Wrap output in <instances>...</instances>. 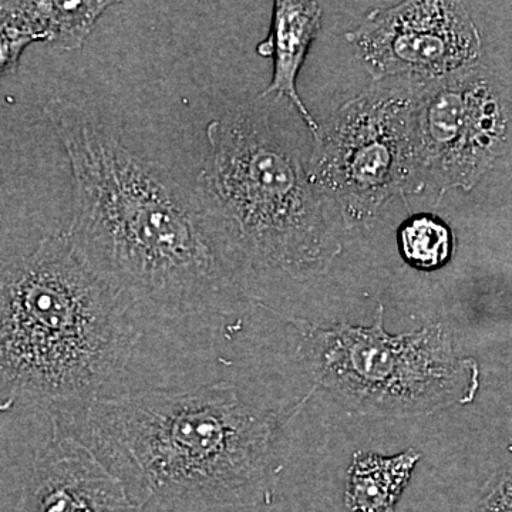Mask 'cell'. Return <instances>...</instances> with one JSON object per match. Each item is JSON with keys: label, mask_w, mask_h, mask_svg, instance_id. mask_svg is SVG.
Wrapping results in <instances>:
<instances>
[{"label": "cell", "mask_w": 512, "mask_h": 512, "mask_svg": "<svg viewBox=\"0 0 512 512\" xmlns=\"http://www.w3.org/2000/svg\"><path fill=\"white\" fill-rule=\"evenodd\" d=\"M43 111L72 168L64 237L131 311L183 319L245 301L194 191L124 146L120 131L89 107L55 97Z\"/></svg>", "instance_id": "cell-1"}, {"label": "cell", "mask_w": 512, "mask_h": 512, "mask_svg": "<svg viewBox=\"0 0 512 512\" xmlns=\"http://www.w3.org/2000/svg\"><path fill=\"white\" fill-rule=\"evenodd\" d=\"M309 396L269 409L235 384L146 390L49 410L53 430L93 451L143 508L254 507L268 500L288 451V427Z\"/></svg>", "instance_id": "cell-2"}, {"label": "cell", "mask_w": 512, "mask_h": 512, "mask_svg": "<svg viewBox=\"0 0 512 512\" xmlns=\"http://www.w3.org/2000/svg\"><path fill=\"white\" fill-rule=\"evenodd\" d=\"M195 195L220 235L245 301L268 279L328 274L346 225L265 106L242 104L207 127Z\"/></svg>", "instance_id": "cell-3"}, {"label": "cell", "mask_w": 512, "mask_h": 512, "mask_svg": "<svg viewBox=\"0 0 512 512\" xmlns=\"http://www.w3.org/2000/svg\"><path fill=\"white\" fill-rule=\"evenodd\" d=\"M141 339L137 315L64 235L0 261V413L96 399Z\"/></svg>", "instance_id": "cell-4"}, {"label": "cell", "mask_w": 512, "mask_h": 512, "mask_svg": "<svg viewBox=\"0 0 512 512\" xmlns=\"http://www.w3.org/2000/svg\"><path fill=\"white\" fill-rule=\"evenodd\" d=\"M262 308L281 316L298 333L296 353L315 390H325L362 416H429L467 406L480 392V365L458 353L444 323L390 335L384 328L382 303L369 326L320 325Z\"/></svg>", "instance_id": "cell-5"}, {"label": "cell", "mask_w": 512, "mask_h": 512, "mask_svg": "<svg viewBox=\"0 0 512 512\" xmlns=\"http://www.w3.org/2000/svg\"><path fill=\"white\" fill-rule=\"evenodd\" d=\"M414 89L409 80L369 87L342 104L313 141L309 177L346 228H369L394 197L426 187Z\"/></svg>", "instance_id": "cell-6"}, {"label": "cell", "mask_w": 512, "mask_h": 512, "mask_svg": "<svg viewBox=\"0 0 512 512\" xmlns=\"http://www.w3.org/2000/svg\"><path fill=\"white\" fill-rule=\"evenodd\" d=\"M414 117L424 174L440 197L450 190H473L510 150V92L481 64L416 82Z\"/></svg>", "instance_id": "cell-7"}, {"label": "cell", "mask_w": 512, "mask_h": 512, "mask_svg": "<svg viewBox=\"0 0 512 512\" xmlns=\"http://www.w3.org/2000/svg\"><path fill=\"white\" fill-rule=\"evenodd\" d=\"M376 83L433 82L480 64L483 40L460 2L412 0L373 10L346 35Z\"/></svg>", "instance_id": "cell-8"}, {"label": "cell", "mask_w": 512, "mask_h": 512, "mask_svg": "<svg viewBox=\"0 0 512 512\" xmlns=\"http://www.w3.org/2000/svg\"><path fill=\"white\" fill-rule=\"evenodd\" d=\"M89 447L53 430L37 450L19 512H140Z\"/></svg>", "instance_id": "cell-9"}, {"label": "cell", "mask_w": 512, "mask_h": 512, "mask_svg": "<svg viewBox=\"0 0 512 512\" xmlns=\"http://www.w3.org/2000/svg\"><path fill=\"white\" fill-rule=\"evenodd\" d=\"M323 9L318 2L305 0H278L274 3L269 35L259 43V55L274 59L272 80L258 99L275 94L286 97L301 114L311 130L313 141L319 136L320 124L312 116L298 92V76L309 47L322 29Z\"/></svg>", "instance_id": "cell-10"}, {"label": "cell", "mask_w": 512, "mask_h": 512, "mask_svg": "<svg viewBox=\"0 0 512 512\" xmlns=\"http://www.w3.org/2000/svg\"><path fill=\"white\" fill-rule=\"evenodd\" d=\"M114 2L97 0H35L0 3V23L19 30L33 43L43 42L64 52L82 49L97 22Z\"/></svg>", "instance_id": "cell-11"}, {"label": "cell", "mask_w": 512, "mask_h": 512, "mask_svg": "<svg viewBox=\"0 0 512 512\" xmlns=\"http://www.w3.org/2000/svg\"><path fill=\"white\" fill-rule=\"evenodd\" d=\"M420 458L414 448L394 456L356 451L346 478V507L350 512H394Z\"/></svg>", "instance_id": "cell-12"}, {"label": "cell", "mask_w": 512, "mask_h": 512, "mask_svg": "<svg viewBox=\"0 0 512 512\" xmlns=\"http://www.w3.org/2000/svg\"><path fill=\"white\" fill-rule=\"evenodd\" d=\"M397 244L407 265L419 271H437L453 255V231L436 215L416 214L400 225Z\"/></svg>", "instance_id": "cell-13"}, {"label": "cell", "mask_w": 512, "mask_h": 512, "mask_svg": "<svg viewBox=\"0 0 512 512\" xmlns=\"http://www.w3.org/2000/svg\"><path fill=\"white\" fill-rule=\"evenodd\" d=\"M466 512H512L511 461L488 478Z\"/></svg>", "instance_id": "cell-14"}, {"label": "cell", "mask_w": 512, "mask_h": 512, "mask_svg": "<svg viewBox=\"0 0 512 512\" xmlns=\"http://www.w3.org/2000/svg\"><path fill=\"white\" fill-rule=\"evenodd\" d=\"M32 43V40L19 30L0 23V77L16 72L20 57Z\"/></svg>", "instance_id": "cell-15"}]
</instances>
